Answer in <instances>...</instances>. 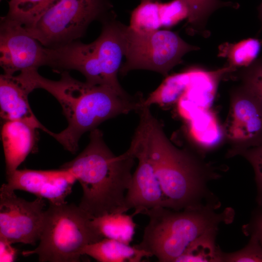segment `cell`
Listing matches in <instances>:
<instances>
[{"instance_id": "obj_13", "label": "cell", "mask_w": 262, "mask_h": 262, "mask_svg": "<svg viewBox=\"0 0 262 262\" xmlns=\"http://www.w3.org/2000/svg\"><path fill=\"white\" fill-rule=\"evenodd\" d=\"M48 66L56 72L75 70L85 77L87 83L107 86L94 42L84 44L75 40L56 48H48Z\"/></svg>"}, {"instance_id": "obj_12", "label": "cell", "mask_w": 262, "mask_h": 262, "mask_svg": "<svg viewBox=\"0 0 262 262\" xmlns=\"http://www.w3.org/2000/svg\"><path fill=\"white\" fill-rule=\"evenodd\" d=\"M6 178L4 184L9 189L29 192L54 204L66 202V198L76 180L68 170L61 167L48 170L16 169Z\"/></svg>"}, {"instance_id": "obj_9", "label": "cell", "mask_w": 262, "mask_h": 262, "mask_svg": "<svg viewBox=\"0 0 262 262\" xmlns=\"http://www.w3.org/2000/svg\"><path fill=\"white\" fill-rule=\"evenodd\" d=\"M223 131L230 145L229 157L262 143V106L242 85L231 94Z\"/></svg>"}, {"instance_id": "obj_17", "label": "cell", "mask_w": 262, "mask_h": 262, "mask_svg": "<svg viewBox=\"0 0 262 262\" xmlns=\"http://www.w3.org/2000/svg\"><path fill=\"white\" fill-rule=\"evenodd\" d=\"M99 262H139L144 257L152 255L143 250L118 241L103 238L87 245L82 251Z\"/></svg>"}, {"instance_id": "obj_10", "label": "cell", "mask_w": 262, "mask_h": 262, "mask_svg": "<svg viewBox=\"0 0 262 262\" xmlns=\"http://www.w3.org/2000/svg\"><path fill=\"white\" fill-rule=\"evenodd\" d=\"M0 65L5 74L48 66V49L22 24L6 16L0 20Z\"/></svg>"}, {"instance_id": "obj_3", "label": "cell", "mask_w": 262, "mask_h": 262, "mask_svg": "<svg viewBox=\"0 0 262 262\" xmlns=\"http://www.w3.org/2000/svg\"><path fill=\"white\" fill-rule=\"evenodd\" d=\"M149 155L165 198V207L179 211L217 200L208 188L216 174L201 158L175 147L149 110L144 113Z\"/></svg>"}, {"instance_id": "obj_30", "label": "cell", "mask_w": 262, "mask_h": 262, "mask_svg": "<svg viewBox=\"0 0 262 262\" xmlns=\"http://www.w3.org/2000/svg\"><path fill=\"white\" fill-rule=\"evenodd\" d=\"M261 44H262V41H261Z\"/></svg>"}, {"instance_id": "obj_7", "label": "cell", "mask_w": 262, "mask_h": 262, "mask_svg": "<svg viewBox=\"0 0 262 262\" xmlns=\"http://www.w3.org/2000/svg\"><path fill=\"white\" fill-rule=\"evenodd\" d=\"M124 56L120 73L126 74L135 69H146L166 76L187 52L197 48L168 30L137 31L123 27Z\"/></svg>"}, {"instance_id": "obj_23", "label": "cell", "mask_w": 262, "mask_h": 262, "mask_svg": "<svg viewBox=\"0 0 262 262\" xmlns=\"http://www.w3.org/2000/svg\"><path fill=\"white\" fill-rule=\"evenodd\" d=\"M187 11L188 22L195 31L204 29L208 18L213 11L225 3L219 0H179Z\"/></svg>"}, {"instance_id": "obj_18", "label": "cell", "mask_w": 262, "mask_h": 262, "mask_svg": "<svg viewBox=\"0 0 262 262\" xmlns=\"http://www.w3.org/2000/svg\"><path fill=\"white\" fill-rule=\"evenodd\" d=\"M134 215L110 213L93 217L92 222L104 238L130 245L135 232Z\"/></svg>"}, {"instance_id": "obj_2", "label": "cell", "mask_w": 262, "mask_h": 262, "mask_svg": "<svg viewBox=\"0 0 262 262\" xmlns=\"http://www.w3.org/2000/svg\"><path fill=\"white\" fill-rule=\"evenodd\" d=\"M136 159L131 147L122 154L115 155L96 128L91 131L85 149L61 168L68 170L80 183L82 196L79 206L93 218L128 211L125 196Z\"/></svg>"}, {"instance_id": "obj_22", "label": "cell", "mask_w": 262, "mask_h": 262, "mask_svg": "<svg viewBox=\"0 0 262 262\" xmlns=\"http://www.w3.org/2000/svg\"><path fill=\"white\" fill-rule=\"evenodd\" d=\"M261 44L256 39L249 38L229 45L225 52L229 66L235 69L237 67H246L251 65L255 61Z\"/></svg>"}, {"instance_id": "obj_19", "label": "cell", "mask_w": 262, "mask_h": 262, "mask_svg": "<svg viewBox=\"0 0 262 262\" xmlns=\"http://www.w3.org/2000/svg\"><path fill=\"white\" fill-rule=\"evenodd\" d=\"M217 231L207 232L194 241L176 262H222V251L215 241Z\"/></svg>"}, {"instance_id": "obj_6", "label": "cell", "mask_w": 262, "mask_h": 262, "mask_svg": "<svg viewBox=\"0 0 262 262\" xmlns=\"http://www.w3.org/2000/svg\"><path fill=\"white\" fill-rule=\"evenodd\" d=\"M110 0H61L35 22L24 26L43 46L56 48L82 37L89 24L103 20Z\"/></svg>"}, {"instance_id": "obj_4", "label": "cell", "mask_w": 262, "mask_h": 262, "mask_svg": "<svg viewBox=\"0 0 262 262\" xmlns=\"http://www.w3.org/2000/svg\"><path fill=\"white\" fill-rule=\"evenodd\" d=\"M218 201L176 211L164 207L143 212L149 219L136 248L156 257L160 262H176L188 246L207 232L218 230L222 224L231 223L235 213L231 208L218 211Z\"/></svg>"}, {"instance_id": "obj_24", "label": "cell", "mask_w": 262, "mask_h": 262, "mask_svg": "<svg viewBox=\"0 0 262 262\" xmlns=\"http://www.w3.org/2000/svg\"><path fill=\"white\" fill-rule=\"evenodd\" d=\"M242 85L247 89L262 106V59L254 61L241 73Z\"/></svg>"}, {"instance_id": "obj_26", "label": "cell", "mask_w": 262, "mask_h": 262, "mask_svg": "<svg viewBox=\"0 0 262 262\" xmlns=\"http://www.w3.org/2000/svg\"><path fill=\"white\" fill-rule=\"evenodd\" d=\"M239 155L243 156L252 166L257 187V201L262 205V143L242 151Z\"/></svg>"}, {"instance_id": "obj_16", "label": "cell", "mask_w": 262, "mask_h": 262, "mask_svg": "<svg viewBox=\"0 0 262 262\" xmlns=\"http://www.w3.org/2000/svg\"><path fill=\"white\" fill-rule=\"evenodd\" d=\"M37 129L21 121H7L3 124L1 136L6 175L17 169L34 147Z\"/></svg>"}, {"instance_id": "obj_25", "label": "cell", "mask_w": 262, "mask_h": 262, "mask_svg": "<svg viewBox=\"0 0 262 262\" xmlns=\"http://www.w3.org/2000/svg\"><path fill=\"white\" fill-rule=\"evenodd\" d=\"M250 237L244 248L233 252L222 251V262H262V245L255 237Z\"/></svg>"}, {"instance_id": "obj_20", "label": "cell", "mask_w": 262, "mask_h": 262, "mask_svg": "<svg viewBox=\"0 0 262 262\" xmlns=\"http://www.w3.org/2000/svg\"><path fill=\"white\" fill-rule=\"evenodd\" d=\"M61 0H10L6 15L24 26L35 22L44 13Z\"/></svg>"}, {"instance_id": "obj_11", "label": "cell", "mask_w": 262, "mask_h": 262, "mask_svg": "<svg viewBox=\"0 0 262 262\" xmlns=\"http://www.w3.org/2000/svg\"><path fill=\"white\" fill-rule=\"evenodd\" d=\"M130 147L138 164L132 174L131 183L126 194L127 209H134V216L153 208L165 207L164 196L149 157L145 125L142 119Z\"/></svg>"}, {"instance_id": "obj_14", "label": "cell", "mask_w": 262, "mask_h": 262, "mask_svg": "<svg viewBox=\"0 0 262 262\" xmlns=\"http://www.w3.org/2000/svg\"><path fill=\"white\" fill-rule=\"evenodd\" d=\"M103 21L101 32L94 42L106 84L119 94L128 96L117 79L124 56L123 25L106 18Z\"/></svg>"}, {"instance_id": "obj_1", "label": "cell", "mask_w": 262, "mask_h": 262, "mask_svg": "<svg viewBox=\"0 0 262 262\" xmlns=\"http://www.w3.org/2000/svg\"><path fill=\"white\" fill-rule=\"evenodd\" d=\"M18 76L32 92L37 88L44 89L59 102L68 126L59 133L49 131L48 134L73 154L85 132L110 118L142 108V100L123 96L108 86L79 81L67 71L61 73L58 81L44 78L36 69L20 72Z\"/></svg>"}, {"instance_id": "obj_27", "label": "cell", "mask_w": 262, "mask_h": 262, "mask_svg": "<svg viewBox=\"0 0 262 262\" xmlns=\"http://www.w3.org/2000/svg\"><path fill=\"white\" fill-rule=\"evenodd\" d=\"M253 213L249 222L243 226L245 234L255 237L262 245V205Z\"/></svg>"}, {"instance_id": "obj_15", "label": "cell", "mask_w": 262, "mask_h": 262, "mask_svg": "<svg viewBox=\"0 0 262 262\" xmlns=\"http://www.w3.org/2000/svg\"><path fill=\"white\" fill-rule=\"evenodd\" d=\"M32 92L17 75L0 76V117L4 121H21L46 133L44 127L33 113L28 101Z\"/></svg>"}, {"instance_id": "obj_29", "label": "cell", "mask_w": 262, "mask_h": 262, "mask_svg": "<svg viewBox=\"0 0 262 262\" xmlns=\"http://www.w3.org/2000/svg\"><path fill=\"white\" fill-rule=\"evenodd\" d=\"M260 18L262 21V2L260 7Z\"/></svg>"}, {"instance_id": "obj_21", "label": "cell", "mask_w": 262, "mask_h": 262, "mask_svg": "<svg viewBox=\"0 0 262 262\" xmlns=\"http://www.w3.org/2000/svg\"><path fill=\"white\" fill-rule=\"evenodd\" d=\"M190 80L189 75L186 73L169 77L147 99L143 100L142 107H149L154 103L163 104L174 101L186 90Z\"/></svg>"}, {"instance_id": "obj_28", "label": "cell", "mask_w": 262, "mask_h": 262, "mask_svg": "<svg viewBox=\"0 0 262 262\" xmlns=\"http://www.w3.org/2000/svg\"><path fill=\"white\" fill-rule=\"evenodd\" d=\"M17 250L12 244L0 238V262H14L16 257Z\"/></svg>"}, {"instance_id": "obj_8", "label": "cell", "mask_w": 262, "mask_h": 262, "mask_svg": "<svg viewBox=\"0 0 262 262\" xmlns=\"http://www.w3.org/2000/svg\"><path fill=\"white\" fill-rule=\"evenodd\" d=\"M3 183L0 189V238L11 244L34 245L39 240L44 218V198L28 201Z\"/></svg>"}, {"instance_id": "obj_5", "label": "cell", "mask_w": 262, "mask_h": 262, "mask_svg": "<svg viewBox=\"0 0 262 262\" xmlns=\"http://www.w3.org/2000/svg\"><path fill=\"white\" fill-rule=\"evenodd\" d=\"M92 218L74 204L49 203L45 212L38 246L23 251L22 255L36 254L41 262H80L85 246L104 238Z\"/></svg>"}]
</instances>
